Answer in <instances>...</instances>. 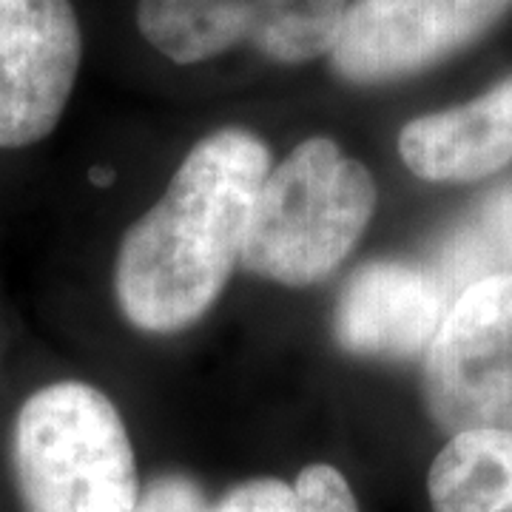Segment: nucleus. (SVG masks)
I'll return each mask as SVG.
<instances>
[{
	"mask_svg": "<svg viewBox=\"0 0 512 512\" xmlns=\"http://www.w3.org/2000/svg\"><path fill=\"white\" fill-rule=\"evenodd\" d=\"M271 148L248 128L205 134L163 197L134 222L114 262V296L128 325L177 333L214 308L237 268Z\"/></svg>",
	"mask_w": 512,
	"mask_h": 512,
	"instance_id": "f257e3e1",
	"label": "nucleus"
},
{
	"mask_svg": "<svg viewBox=\"0 0 512 512\" xmlns=\"http://www.w3.org/2000/svg\"><path fill=\"white\" fill-rule=\"evenodd\" d=\"M376 200L365 165L330 137H308L259 185L239 265L276 285H316L356 248Z\"/></svg>",
	"mask_w": 512,
	"mask_h": 512,
	"instance_id": "f03ea898",
	"label": "nucleus"
},
{
	"mask_svg": "<svg viewBox=\"0 0 512 512\" xmlns=\"http://www.w3.org/2000/svg\"><path fill=\"white\" fill-rule=\"evenodd\" d=\"M12 461L26 512H134L140 501L126 424L86 382L46 384L23 402Z\"/></svg>",
	"mask_w": 512,
	"mask_h": 512,
	"instance_id": "7ed1b4c3",
	"label": "nucleus"
},
{
	"mask_svg": "<svg viewBox=\"0 0 512 512\" xmlns=\"http://www.w3.org/2000/svg\"><path fill=\"white\" fill-rule=\"evenodd\" d=\"M350 0H137V32L177 66L251 49L279 66L328 57Z\"/></svg>",
	"mask_w": 512,
	"mask_h": 512,
	"instance_id": "20e7f679",
	"label": "nucleus"
},
{
	"mask_svg": "<svg viewBox=\"0 0 512 512\" xmlns=\"http://www.w3.org/2000/svg\"><path fill=\"white\" fill-rule=\"evenodd\" d=\"M424 404L444 433H512V276L464 288L424 350Z\"/></svg>",
	"mask_w": 512,
	"mask_h": 512,
	"instance_id": "39448f33",
	"label": "nucleus"
},
{
	"mask_svg": "<svg viewBox=\"0 0 512 512\" xmlns=\"http://www.w3.org/2000/svg\"><path fill=\"white\" fill-rule=\"evenodd\" d=\"M512 0H350L328 63L350 86H387L470 49Z\"/></svg>",
	"mask_w": 512,
	"mask_h": 512,
	"instance_id": "423d86ee",
	"label": "nucleus"
},
{
	"mask_svg": "<svg viewBox=\"0 0 512 512\" xmlns=\"http://www.w3.org/2000/svg\"><path fill=\"white\" fill-rule=\"evenodd\" d=\"M80 66L72 0H0V148L35 146L55 131Z\"/></svg>",
	"mask_w": 512,
	"mask_h": 512,
	"instance_id": "0eeeda50",
	"label": "nucleus"
},
{
	"mask_svg": "<svg viewBox=\"0 0 512 512\" xmlns=\"http://www.w3.org/2000/svg\"><path fill=\"white\" fill-rule=\"evenodd\" d=\"M436 271L376 259L345 279L333 308V339L350 356L410 359L430 348L453 299Z\"/></svg>",
	"mask_w": 512,
	"mask_h": 512,
	"instance_id": "6e6552de",
	"label": "nucleus"
},
{
	"mask_svg": "<svg viewBox=\"0 0 512 512\" xmlns=\"http://www.w3.org/2000/svg\"><path fill=\"white\" fill-rule=\"evenodd\" d=\"M404 165L427 183H476L512 163V74L453 109L421 114L399 134Z\"/></svg>",
	"mask_w": 512,
	"mask_h": 512,
	"instance_id": "1a4fd4ad",
	"label": "nucleus"
},
{
	"mask_svg": "<svg viewBox=\"0 0 512 512\" xmlns=\"http://www.w3.org/2000/svg\"><path fill=\"white\" fill-rule=\"evenodd\" d=\"M427 495L433 512H512V433L450 436L430 464Z\"/></svg>",
	"mask_w": 512,
	"mask_h": 512,
	"instance_id": "9d476101",
	"label": "nucleus"
},
{
	"mask_svg": "<svg viewBox=\"0 0 512 512\" xmlns=\"http://www.w3.org/2000/svg\"><path fill=\"white\" fill-rule=\"evenodd\" d=\"M436 274L458 293L487 276H512V183L490 191L470 222L450 234Z\"/></svg>",
	"mask_w": 512,
	"mask_h": 512,
	"instance_id": "9b49d317",
	"label": "nucleus"
},
{
	"mask_svg": "<svg viewBox=\"0 0 512 512\" xmlns=\"http://www.w3.org/2000/svg\"><path fill=\"white\" fill-rule=\"evenodd\" d=\"M208 512H359V501L336 467L311 464L293 484L282 478L242 481Z\"/></svg>",
	"mask_w": 512,
	"mask_h": 512,
	"instance_id": "f8f14e48",
	"label": "nucleus"
},
{
	"mask_svg": "<svg viewBox=\"0 0 512 512\" xmlns=\"http://www.w3.org/2000/svg\"><path fill=\"white\" fill-rule=\"evenodd\" d=\"M208 498L188 476H160L140 495L134 512H208Z\"/></svg>",
	"mask_w": 512,
	"mask_h": 512,
	"instance_id": "ddd939ff",
	"label": "nucleus"
}]
</instances>
